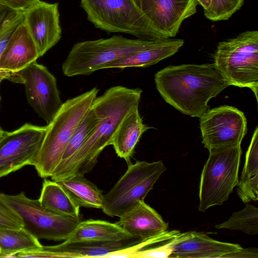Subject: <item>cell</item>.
Here are the masks:
<instances>
[{
  "label": "cell",
  "instance_id": "obj_1",
  "mask_svg": "<svg viewBox=\"0 0 258 258\" xmlns=\"http://www.w3.org/2000/svg\"><path fill=\"white\" fill-rule=\"evenodd\" d=\"M142 90L121 86L112 87L96 97L91 108L98 121L95 129L78 150L58 165L50 177L58 181L74 176H84L96 165L98 158L107 146L126 115L139 105Z\"/></svg>",
  "mask_w": 258,
  "mask_h": 258
},
{
  "label": "cell",
  "instance_id": "obj_2",
  "mask_svg": "<svg viewBox=\"0 0 258 258\" xmlns=\"http://www.w3.org/2000/svg\"><path fill=\"white\" fill-rule=\"evenodd\" d=\"M155 83L166 103L199 118L207 110L209 100L230 86L214 63L168 66L155 74Z\"/></svg>",
  "mask_w": 258,
  "mask_h": 258
},
{
  "label": "cell",
  "instance_id": "obj_3",
  "mask_svg": "<svg viewBox=\"0 0 258 258\" xmlns=\"http://www.w3.org/2000/svg\"><path fill=\"white\" fill-rule=\"evenodd\" d=\"M98 91V89L94 87L67 100L47 124L41 146L32 165L40 177L52 176L71 138L90 109Z\"/></svg>",
  "mask_w": 258,
  "mask_h": 258
},
{
  "label": "cell",
  "instance_id": "obj_4",
  "mask_svg": "<svg viewBox=\"0 0 258 258\" xmlns=\"http://www.w3.org/2000/svg\"><path fill=\"white\" fill-rule=\"evenodd\" d=\"M157 40L130 39L121 35L75 44L62 65L67 77L89 75L109 63L153 45Z\"/></svg>",
  "mask_w": 258,
  "mask_h": 258
},
{
  "label": "cell",
  "instance_id": "obj_5",
  "mask_svg": "<svg viewBox=\"0 0 258 258\" xmlns=\"http://www.w3.org/2000/svg\"><path fill=\"white\" fill-rule=\"evenodd\" d=\"M214 64L230 85L248 88L257 101L258 31H246L218 43Z\"/></svg>",
  "mask_w": 258,
  "mask_h": 258
},
{
  "label": "cell",
  "instance_id": "obj_6",
  "mask_svg": "<svg viewBox=\"0 0 258 258\" xmlns=\"http://www.w3.org/2000/svg\"><path fill=\"white\" fill-rule=\"evenodd\" d=\"M204 164L199 185L200 212L227 201L238 185L242 154L240 146L211 149Z\"/></svg>",
  "mask_w": 258,
  "mask_h": 258
},
{
  "label": "cell",
  "instance_id": "obj_7",
  "mask_svg": "<svg viewBox=\"0 0 258 258\" xmlns=\"http://www.w3.org/2000/svg\"><path fill=\"white\" fill-rule=\"evenodd\" d=\"M87 19L96 28L137 39L158 40L150 23L133 0H80Z\"/></svg>",
  "mask_w": 258,
  "mask_h": 258
},
{
  "label": "cell",
  "instance_id": "obj_8",
  "mask_svg": "<svg viewBox=\"0 0 258 258\" xmlns=\"http://www.w3.org/2000/svg\"><path fill=\"white\" fill-rule=\"evenodd\" d=\"M0 198L20 217L23 228L38 239L64 241L82 221L81 215L68 216L45 208L38 199H31L23 191L15 195L0 193Z\"/></svg>",
  "mask_w": 258,
  "mask_h": 258
},
{
  "label": "cell",
  "instance_id": "obj_9",
  "mask_svg": "<svg viewBox=\"0 0 258 258\" xmlns=\"http://www.w3.org/2000/svg\"><path fill=\"white\" fill-rule=\"evenodd\" d=\"M165 170L162 161H137L129 164L124 175L104 195L102 211L109 216L119 217L144 200Z\"/></svg>",
  "mask_w": 258,
  "mask_h": 258
},
{
  "label": "cell",
  "instance_id": "obj_10",
  "mask_svg": "<svg viewBox=\"0 0 258 258\" xmlns=\"http://www.w3.org/2000/svg\"><path fill=\"white\" fill-rule=\"evenodd\" d=\"M8 80L24 84L29 104L47 124L62 105L55 78L45 66L36 61L11 74Z\"/></svg>",
  "mask_w": 258,
  "mask_h": 258
},
{
  "label": "cell",
  "instance_id": "obj_11",
  "mask_svg": "<svg viewBox=\"0 0 258 258\" xmlns=\"http://www.w3.org/2000/svg\"><path fill=\"white\" fill-rule=\"evenodd\" d=\"M200 126L204 147L240 146L247 133V120L237 108L223 105L207 110L200 117Z\"/></svg>",
  "mask_w": 258,
  "mask_h": 258
},
{
  "label": "cell",
  "instance_id": "obj_12",
  "mask_svg": "<svg viewBox=\"0 0 258 258\" xmlns=\"http://www.w3.org/2000/svg\"><path fill=\"white\" fill-rule=\"evenodd\" d=\"M46 126L26 123L0 140V178L32 165L40 149Z\"/></svg>",
  "mask_w": 258,
  "mask_h": 258
},
{
  "label": "cell",
  "instance_id": "obj_13",
  "mask_svg": "<svg viewBox=\"0 0 258 258\" xmlns=\"http://www.w3.org/2000/svg\"><path fill=\"white\" fill-rule=\"evenodd\" d=\"M157 39L171 38L182 22L197 11L196 0H133Z\"/></svg>",
  "mask_w": 258,
  "mask_h": 258
},
{
  "label": "cell",
  "instance_id": "obj_14",
  "mask_svg": "<svg viewBox=\"0 0 258 258\" xmlns=\"http://www.w3.org/2000/svg\"><path fill=\"white\" fill-rule=\"evenodd\" d=\"M143 241L141 238L130 236L111 241H69L52 246L18 252L15 257H106L109 254L124 250Z\"/></svg>",
  "mask_w": 258,
  "mask_h": 258
},
{
  "label": "cell",
  "instance_id": "obj_15",
  "mask_svg": "<svg viewBox=\"0 0 258 258\" xmlns=\"http://www.w3.org/2000/svg\"><path fill=\"white\" fill-rule=\"evenodd\" d=\"M23 16V21L42 56L61 38L58 3L39 0L25 11Z\"/></svg>",
  "mask_w": 258,
  "mask_h": 258
},
{
  "label": "cell",
  "instance_id": "obj_16",
  "mask_svg": "<svg viewBox=\"0 0 258 258\" xmlns=\"http://www.w3.org/2000/svg\"><path fill=\"white\" fill-rule=\"evenodd\" d=\"M172 247L170 258H222L242 249L239 244L217 241L196 231L179 232Z\"/></svg>",
  "mask_w": 258,
  "mask_h": 258
},
{
  "label": "cell",
  "instance_id": "obj_17",
  "mask_svg": "<svg viewBox=\"0 0 258 258\" xmlns=\"http://www.w3.org/2000/svg\"><path fill=\"white\" fill-rule=\"evenodd\" d=\"M39 57L37 48L23 21L13 32L0 56V71L10 74L19 72Z\"/></svg>",
  "mask_w": 258,
  "mask_h": 258
},
{
  "label": "cell",
  "instance_id": "obj_18",
  "mask_svg": "<svg viewBox=\"0 0 258 258\" xmlns=\"http://www.w3.org/2000/svg\"><path fill=\"white\" fill-rule=\"evenodd\" d=\"M116 222L128 234L144 240L167 230L168 225L144 200L119 217Z\"/></svg>",
  "mask_w": 258,
  "mask_h": 258
},
{
  "label": "cell",
  "instance_id": "obj_19",
  "mask_svg": "<svg viewBox=\"0 0 258 258\" xmlns=\"http://www.w3.org/2000/svg\"><path fill=\"white\" fill-rule=\"evenodd\" d=\"M184 40L177 38L158 39L152 46L104 66L102 69L145 68L155 64L178 52Z\"/></svg>",
  "mask_w": 258,
  "mask_h": 258
},
{
  "label": "cell",
  "instance_id": "obj_20",
  "mask_svg": "<svg viewBox=\"0 0 258 258\" xmlns=\"http://www.w3.org/2000/svg\"><path fill=\"white\" fill-rule=\"evenodd\" d=\"M150 128L143 123L139 106L134 108L122 120L113 137L111 145L117 156L129 163L142 135Z\"/></svg>",
  "mask_w": 258,
  "mask_h": 258
},
{
  "label": "cell",
  "instance_id": "obj_21",
  "mask_svg": "<svg viewBox=\"0 0 258 258\" xmlns=\"http://www.w3.org/2000/svg\"><path fill=\"white\" fill-rule=\"evenodd\" d=\"M130 236L118 224L108 221L89 219L81 221L70 237L69 241H111Z\"/></svg>",
  "mask_w": 258,
  "mask_h": 258
},
{
  "label": "cell",
  "instance_id": "obj_22",
  "mask_svg": "<svg viewBox=\"0 0 258 258\" xmlns=\"http://www.w3.org/2000/svg\"><path fill=\"white\" fill-rule=\"evenodd\" d=\"M40 205L57 214L77 217L80 207L58 182L45 179L38 199Z\"/></svg>",
  "mask_w": 258,
  "mask_h": 258
},
{
  "label": "cell",
  "instance_id": "obj_23",
  "mask_svg": "<svg viewBox=\"0 0 258 258\" xmlns=\"http://www.w3.org/2000/svg\"><path fill=\"white\" fill-rule=\"evenodd\" d=\"M57 182L80 207L103 208L102 191L84 176H74Z\"/></svg>",
  "mask_w": 258,
  "mask_h": 258
},
{
  "label": "cell",
  "instance_id": "obj_24",
  "mask_svg": "<svg viewBox=\"0 0 258 258\" xmlns=\"http://www.w3.org/2000/svg\"><path fill=\"white\" fill-rule=\"evenodd\" d=\"M38 239L23 227H0V257H15L18 252L42 246Z\"/></svg>",
  "mask_w": 258,
  "mask_h": 258
},
{
  "label": "cell",
  "instance_id": "obj_25",
  "mask_svg": "<svg viewBox=\"0 0 258 258\" xmlns=\"http://www.w3.org/2000/svg\"><path fill=\"white\" fill-rule=\"evenodd\" d=\"M217 229L240 230L248 235L258 233V209L247 204L238 212L233 213L225 222L216 225Z\"/></svg>",
  "mask_w": 258,
  "mask_h": 258
},
{
  "label": "cell",
  "instance_id": "obj_26",
  "mask_svg": "<svg viewBox=\"0 0 258 258\" xmlns=\"http://www.w3.org/2000/svg\"><path fill=\"white\" fill-rule=\"evenodd\" d=\"M98 121V119L97 115L91 107L83 120L71 138L64 150L61 160L59 164L65 162L78 150L94 131Z\"/></svg>",
  "mask_w": 258,
  "mask_h": 258
},
{
  "label": "cell",
  "instance_id": "obj_27",
  "mask_svg": "<svg viewBox=\"0 0 258 258\" xmlns=\"http://www.w3.org/2000/svg\"><path fill=\"white\" fill-rule=\"evenodd\" d=\"M179 232L167 230L147 247L130 253L128 257H169L172 252V243Z\"/></svg>",
  "mask_w": 258,
  "mask_h": 258
},
{
  "label": "cell",
  "instance_id": "obj_28",
  "mask_svg": "<svg viewBox=\"0 0 258 258\" xmlns=\"http://www.w3.org/2000/svg\"><path fill=\"white\" fill-rule=\"evenodd\" d=\"M244 0H211L209 8L204 11L206 18L212 21L229 19L243 6Z\"/></svg>",
  "mask_w": 258,
  "mask_h": 258
},
{
  "label": "cell",
  "instance_id": "obj_29",
  "mask_svg": "<svg viewBox=\"0 0 258 258\" xmlns=\"http://www.w3.org/2000/svg\"><path fill=\"white\" fill-rule=\"evenodd\" d=\"M258 176V127L253 134L251 142L245 155V160L239 182H242Z\"/></svg>",
  "mask_w": 258,
  "mask_h": 258
},
{
  "label": "cell",
  "instance_id": "obj_30",
  "mask_svg": "<svg viewBox=\"0 0 258 258\" xmlns=\"http://www.w3.org/2000/svg\"><path fill=\"white\" fill-rule=\"evenodd\" d=\"M237 186V195L244 203L257 200L258 176L243 182H238Z\"/></svg>",
  "mask_w": 258,
  "mask_h": 258
},
{
  "label": "cell",
  "instance_id": "obj_31",
  "mask_svg": "<svg viewBox=\"0 0 258 258\" xmlns=\"http://www.w3.org/2000/svg\"><path fill=\"white\" fill-rule=\"evenodd\" d=\"M23 20V13L18 12L0 27V56L13 32Z\"/></svg>",
  "mask_w": 258,
  "mask_h": 258
},
{
  "label": "cell",
  "instance_id": "obj_32",
  "mask_svg": "<svg viewBox=\"0 0 258 258\" xmlns=\"http://www.w3.org/2000/svg\"><path fill=\"white\" fill-rule=\"evenodd\" d=\"M0 227L20 229L23 227L20 217L0 198Z\"/></svg>",
  "mask_w": 258,
  "mask_h": 258
},
{
  "label": "cell",
  "instance_id": "obj_33",
  "mask_svg": "<svg viewBox=\"0 0 258 258\" xmlns=\"http://www.w3.org/2000/svg\"><path fill=\"white\" fill-rule=\"evenodd\" d=\"M39 0H0V4L19 12L24 13Z\"/></svg>",
  "mask_w": 258,
  "mask_h": 258
},
{
  "label": "cell",
  "instance_id": "obj_34",
  "mask_svg": "<svg viewBox=\"0 0 258 258\" xmlns=\"http://www.w3.org/2000/svg\"><path fill=\"white\" fill-rule=\"evenodd\" d=\"M225 257H258V251L257 249H243L240 250L227 255Z\"/></svg>",
  "mask_w": 258,
  "mask_h": 258
},
{
  "label": "cell",
  "instance_id": "obj_35",
  "mask_svg": "<svg viewBox=\"0 0 258 258\" xmlns=\"http://www.w3.org/2000/svg\"><path fill=\"white\" fill-rule=\"evenodd\" d=\"M17 12H18L5 5L0 4V27Z\"/></svg>",
  "mask_w": 258,
  "mask_h": 258
},
{
  "label": "cell",
  "instance_id": "obj_36",
  "mask_svg": "<svg viewBox=\"0 0 258 258\" xmlns=\"http://www.w3.org/2000/svg\"><path fill=\"white\" fill-rule=\"evenodd\" d=\"M198 4L200 5L203 8L204 11L207 10L210 7L211 0H196Z\"/></svg>",
  "mask_w": 258,
  "mask_h": 258
},
{
  "label": "cell",
  "instance_id": "obj_37",
  "mask_svg": "<svg viewBox=\"0 0 258 258\" xmlns=\"http://www.w3.org/2000/svg\"><path fill=\"white\" fill-rule=\"evenodd\" d=\"M10 73L0 71V83L4 79H8L10 76ZM1 100V97H0Z\"/></svg>",
  "mask_w": 258,
  "mask_h": 258
},
{
  "label": "cell",
  "instance_id": "obj_38",
  "mask_svg": "<svg viewBox=\"0 0 258 258\" xmlns=\"http://www.w3.org/2000/svg\"><path fill=\"white\" fill-rule=\"evenodd\" d=\"M6 132L4 131L1 127H0V140L3 138Z\"/></svg>",
  "mask_w": 258,
  "mask_h": 258
}]
</instances>
